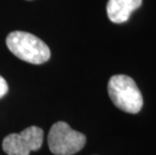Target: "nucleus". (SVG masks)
I'll return each mask as SVG.
<instances>
[{"mask_svg": "<svg viewBox=\"0 0 156 155\" xmlns=\"http://www.w3.org/2000/svg\"><path fill=\"white\" fill-rule=\"evenodd\" d=\"M87 138L84 134L72 129L66 122H56L48 136L49 150L55 155H73L85 146Z\"/></svg>", "mask_w": 156, "mask_h": 155, "instance_id": "obj_3", "label": "nucleus"}, {"mask_svg": "<svg viewBox=\"0 0 156 155\" xmlns=\"http://www.w3.org/2000/svg\"><path fill=\"white\" fill-rule=\"evenodd\" d=\"M6 45L15 57L29 64L41 65L51 58V51L41 38L25 31H12L6 37Z\"/></svg>", "mask_w": 156, "mask_h": 155, "instance_id": "obj_1", "label": "nucleus"}, {"mask_svg": "<svg viewBox=\"0 0 156 155\" xmlns=\"http://www.w3.org/2000/svg\"><path fill=\"white\" fill-rule=\"evenodd\" d=\"M108 93L113 104L130 114L140 112L143 97L134 80L125 75L113 76L108 83Z\"/></svg>", "mask_w": 156, "mask_h": 155, "instance_id": "obj_2", "label": "nucleus"}, {"mask_svg": "<svg viewBox=\"0 0 156 155\" xmlns=\"http://www.w3.org/2000/svg\"><path fill=\"white\" fill-rule=\"evenodd\" d=\"M44 131L41 128L30 126L20 133L9 134L3 139L2 148L7 155H29L41 147Z\"/></svg>", "mask_w": 156, "mask_h": 155, "instance_id": "obj_4", "label": "nucleus"}, {"mask_svg": "<svg viewBox=\"0 0 156 155\" xmlns=\"http://www.w3.org/2000/svg\"><path fill=\"white\" fill-rule=\"evenodd\" d=\"M8 92V85L5 79L0 76V99L3 98Z\"/></svg>", "mask_w": 156, "mask_h": 155, "instance_id": "obj_6", "label": "nucleus"}, {"mask_svg": "<svg viewBox=\"0 0 156 155\" xmlns=\"http://www.w3.org/2000/svg\"><path fill=\"white\" fill-rule=\"evenodd\" d=\"M142 4V0H109L107 14L114 23H123L130 18L131 13Z\"/></svg>", "mask_w": 156, "mask_h": 155, "instance_id": "obj_5", "label": "nucleus"}]
</instances>
